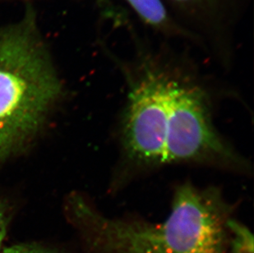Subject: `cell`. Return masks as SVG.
I'll return each mask as SVG.
<instances>
[{
	"instance_id": "1",
	"label": "cell",
	"mask_w": 254,
	"mask_h": 253,
	"mask_svg": "<svg viewBox=\"0 0 254 253\" xmlns=\"http://www.w3.org/2000/svg\"><path fill=\"white\" fill-rule=\"evenodd\" d=\"M129 48L108 60L127 85L122 141L132 162L155 165L183 162L206 94L190 46L175 45L139 26L126 31Z\"/></svg>"
},
{
	"instance_id": "2",
	"label": "cell",
	"mask_w": 254,
	"mask_h": 253,
	"mask_svg": "<svg viewBox=\"0 0 254 253\" xmlns=\"http://www.w3.org/2000/svg\"><path fill=\"white\" fill-rule=\"evenodd\" d=\"M67 209L88 253H227L231 213L216 189L182 184L161 223L107 217L77 194Z\"/></svg>"
},
{
	"instance_id": "3",
	"label": "cell",
	"mask_w": 254,
	"mask_h": 253,
	"mask_svg": "<svg viewBox=\"0 0 254 253\" xmlns=\"http://www.w3.org/2000/svg\"><path fill=\"white\" fill-rule=\"evenodd\" d=\"M63 95V85L31 7L0 28V162L24 147Z\"/></svg>"
},
{
	"instance_id": "4",
	"label": "cell",
	"mask_w": 254,
	"mask_h": 253,
	"mask_svg": "<svg viewBox=\"0 0 254 253\" xmlns=\"http://www.w3.org/2000/svg\"><path fill=\"white\" fill-rule=\"evenodd\" d=\"M197 51L229 68L237 54L238 31L251 0H161Z\"/></svg>"
},
{
	"instance_id": "5",
	"label": "cell",
	"mask_w": 254,
	"mask_h": 253,
	"mask_svg": "<svg viewBox=\"0 0 254 253\" xmlns=\"http://www.w3.org/2000/svg\"><path fill=\"white\" fill-rule=\"evenodd\" d=\"M127 9L152 33L162 38L186 44L197 50L194 40L171 18L161 0H121Z\"/></svg>"
},
{
	"instance_id": "6",
	"label": "cell",
	"mask_w": 254,
	"mask_h": 253,
	"mask_svg": "<svg viewBox=\"0 0 254 253\" xmlns=\"http://www.w3.org/2000/svg\"><path fill=\"white\" fill-rule=\"evenodd\" d=\"M227 253H254L252 233L232 219L228 223Z\"/></svg>"
},
{
	"instance_id": "7",
	"label": "cell",
	"mask_w": 254,
	"mask_h": 253,
	"mask_svg": "<svg viewBox=\"0 0 254 253\" xmlns=\"http://www.w3.org/2000/svg\"><path fill=\"white\" fill-rule=\"evenodd\" d=\"M0 253H66L37 244H18L2 248Z\"/></svg>"
},
{
	"instance_id": "8",
	"label": "cell",
	"mask_w": 254,
	"mask_h": 253,
	"mask_svg": "<svg viewBox=\"0 0 254 253\" xmlns=\"http://www.w3.org/2000/svg\"><path fill=\"white\" fill-rule=\"evenodd\" d=\"M10 213L4 203L0 201V250L7 235L10 222Z\"/></svg>"
}]
</instances>
